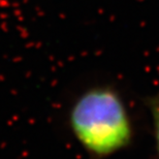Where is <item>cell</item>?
<instances>
[{
  "label": "cell",
  "mask_w": 159,
  "mask_h": 159,
  "mask_svg": "<svg viewBox=\"0 0 159 159\" xmlns=\"http://www.w3.org/2000/svg\"><path fill=\"white\" fill-rule=\"evenodd\" d=\"M69 125L80 144L96 157L111 156L132 139L125 104L115 90L107 87L90 89L75 101Z\"/></svg>",
  "instance_id": "cell-1"
},
{
  "label": "cell",
  "mask_w": 159,
  "mask_h": 159,
  "mask_svg": "<svg viewBox=\"0 0 159 159\" xmlns=\"http://www.w3.org/2000/svg\"><path fill=\"white\" fill-rule=\"evenodd\" d=\"M149 107H150L152 119H153L155 143H156V149H157L158 156H159V94L156 95V96H154L150 100Z\"/></svg>",
  "instance_id": "cell-2"
}]
</instances>
